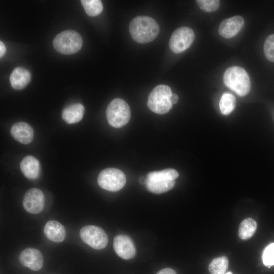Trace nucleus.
Listing matches in <instances>:
<instances>
[{
    "label": "nucleus",
    "instance_id": "f257e3e1",
    "mask_svg": "<svg viewBox=\"0 0 274 274\" xmlns=\"http://www.w3.org/2000/svg\"><path fill=\"white\" fill-rule=\"evenodd\" d=\"M129 30L134 41L139 43H147L157 37L159 26L153 18L146 16H139L131 21Z\"/></svg>",
    "mask_w": 274,
    "mask_h": 274
},
{
    "label": "nucleus",
    "instance_id": "f03ea898",
    "mask_svg": "<svg viewBox=\"0 0 274 274\" xmlns=\"http://www.w3.org/2000/svg\"><path fill=\"white\" fill-rule=\"evenodd\" d=\"M223 81L226 86L241 96L247 95L250 91V78L241 67L233 66L228 68L224 73Z\"/></svg>",
    "mask_w": 274,
    "mask_h": 274
},
{
    "label": "nucleus",
    "instance_id": "7ed1b4c3",
    "mask_svg": "<svg viewBox=\"0 0 274 274\" xmlns=\"http://www.w3.org/2000/svg\"><path fill=\"white\" fill-rule=\"evenodd\" d=\"M172 94L168 86L163 84L157 86L149 95L148 107L150 110L158 114L167 113L173 106L169 99Z\"/></svg>",
    "mask_w": 274,
    "mask_h": 274
},
{
    "label": "nucleus",
    "instance_id": "20e7f679",
    "mask_svg": "<svg viewBox=\"0 0 274 274\" xmlns=\"http://www.w3.org/2000/svg\"><path fill=\"white\" fill-rule=\"evenodd\" d=\"M131 111L127 103L122 99H113L107 107L106 117L108 123L112 126L120 128L129 121Z\"/></svg>",
    "mask_w": 274,
    "mask_h": 274
},
{
    "label": "nucleus",
    "instance_id": "39448f33",
    "mask_svg": "<svg viewBox=\"0 0 274 274\" xmlns=\"http://www.w3.org/2000/svg\"><path fill=\"white\" fill-rule=\"evenodd\" d=\"M53 44L58 52L63 54H72L80 50L83 40L77 32L67 30L58 34L54 39Z\"/></svg>",
    "mask_w": 274,
    "mask_h": 274
},
{
    "label": "nucleus",
    "instance_id": "423d86ee",
    "mask_svg": "<svg viewBox=\"0 0 274 274\" xmlns=\"http://www.w3.org/2000/svg\"><path fill=\"white\" fill-rule=\"evenodd\" d=\"M126 176L121 170L115 168H107L98 175L97 182L102 189L112 192L121 189L125 185Z\"/></svg>",
    "mask_w": 274,
    "mask_h": 274
},
{
    "label": "nucleus",
    "instance_id": "0eeeda50",
    "mask_svg": "<svg viewBox=\"0 0 274 274\" xmlns=\"http://www.w3.org/2000/svg\"><path fill=\"white\" fill-rule=\"evenodd\" d=\"M80 236L84 242L94 249H102L108 244L107 235L102 229L97 226H84L80 231Z\"/></svg>",
    "mask_w": 274,
    "mask_h": 274
},
{
    "label": "nucleus",
    "instance_id": "6e6552de",
    "mask_svg": "<svg viewBox=\"0 0 274 274\" xmlns=\"http://www.w3.org/2000/svg\"><path fill=\"white\" fill-rule=\"evenodd\" d=\"M194 38V32L191 28L186 26L179 27L170 37L169 48L175 53H182L190 47Z\"/></svg>",
    "mask_w": 274,
    "mask_h": 274
},
{
    "label": "nucleus",
    "instance_id": "1a4fd4ad",
    "mask_svg": "<svg viewBox=\"0 0 274 274\" xmlns=\"http://www.w3.org/2000/svg\"><path fill=\"white\" fill-rule=\"evenodd\" d=\"M22 203L25 210L27 212L32 214H39L44 207V194L39 189L31 188L25 193Z\"/></svg>",
    "mask_w": 274,
    "mask_h": 274
},
{
    "label": "nucleus",
    "instance_id": "9d476101",
    "mask_svg": "<svg viewBox=\"0 0 274 274\" xmlns=\"http://www.w3.org/2000/svg\"><path fill=\"white\" fill-rule=\"evenodd\" d=\"M113 248L116 253L123 259L133 258L136 253L134 245L131 239L126 235H118L114 237Z\"/></svg>",
    "mask_w": 274,
    "mask_h": 274
},
{
    "label": "nucleus",
    "instance_id": "9b49d317",
    "mask_svg": "<svg viewBox=\"0 0 274 274\" xmlns=\"http://www.w3.org/2000/svg\"><path fill=\"white\" fill-rule=\"evenodd\" d=\"M20 263L32 270H40L43 265V257L40 251L28 248L23 250L19 256Z\"/></svg>",
    "mask_w": 274,
    "mask_h": 274
},
{
    "label": "nucleus",
    "instance_id": "f8f14e48",
    "mask_svg": "<svg viewBox=\"0 0 274 274\" xmlns=\"http://www.w3.org/2000/svg\"><path fill=\"white\" fill-rule=\"evenodd\" d=\"M245 21L241 16H235L224 20L220 23L218 31L223 38L229 39L237 34L243 27Z\"/></svg>",
    "mask_w": 274,
    "mask_h": 274
},
{
    "label": "nucleus",
    "instance_id": "ddd939ff",
    "mask_svg": "<svg viewBox=\"0 0 274 274\" xmlns=\"http://www.w3.org/2000/svg\"><path fill=\"white\" fill-rule=\"evenodd\" d=\"M11 134L17 141L27 144L33 138V130L31 126L24 122L15 123L11 127Z\"/></svg>",
    "mask_w": 274,
    "mask_h": 274
},
{
    "label": "nucleus",
    "instance_id": "4468645a",
    "mask_svg": "<svg viewBox=\"0 0 274 274\" xmlns=\"http://www.w3.org/2000/svg\"><path fill=\"white\" fill-rule=\"evenodd\" d=\"M44 232L49 239L55 243L62 242L66 236L64 227L59 222L54 220L49 221L46 223Z\"/></svg>",
    "mask_w": 274,
    "mask_h": 274
},
{
    "label": "nucleus",
    "instance_id": "2eb2a0df",
    "mask_svg": "<svg viewBox=\"0 0 274 274\" xmlns=\"http://www.w3.org/2000/svg\"><path fill=\"white\" fill-rule=\"evenodd\" d=\"M21 170L25 177L29 179H36L40 174V166L39 160L32 156H27L20 164Z\"/></svg>",
    "mask_w": 274,
    "mask_h": 274
},
{
    "label": "nucleus",
    "instance_id": "dca6fc26",
    "mask_svg": "<svg viewBox=\"0 0 274 274\" xmlns=\"http://www.w3.org/2000/svg\"><path fill=\"white\" fill-rule=\"evenodd\" d=\"M31 74L29 72L21 67L15 68L10 76L12 87L16 90L24 88L30 82Z\"/></svg>",
    "mask_w": 274,
    "mask_h": 274
},
{
    "label": "nucleus",
    "instance_id": "f3484780",
    "mask_svg": "<svg viewBox=\"0 0 274 274\" xmlns=\"http://www.w3.org/2000/svg\"><path fill=\"white\" fill-rule=\"evenodd\" d=\"M84 113V106L79 103L66 107L62 111V118L68 124H74L81 121Z\"/></svg>",
    "mask_w": 274,
    "mask_h": 274
},
{
    "label": "nucleus",
    "instance_id": "a211bd4d",
    "mask_svg": "<svg viewBox=\"0 0 274 274\" xmlns=\"http://www.w3.org/2000/svg\"><path fill=\"white\" fill-rule=\"evenodd\" d=\"M179 177L178 172L173 168H167L159 171L149 173L147 179L150 181H164L175 180Z\"/></svg>",
    "mask_w": 274,
    "mask_h": 274
},
{
    "label": "nucleus",
    "instance_id": "6ab92c4d",
    "mask_svg": "<svg viewBox=\"0 0 274 274\" xmlns=\"http://www.w3.org/2000/svg\"><path fill=\"white\" fill-rule=\"evenodd\" d=\"M175 185V180L154 182L147 180L145 185L149 191L155 194H160L170 190Z\"/></svg>",
    "mask_w": 274,
    "mask_h": 274
},
{
    "label": "nucleus",
    "instance_id": "aec40b11",
    "mask_svg": "<svg viewBox=\"0 0 274 274\" xmlns=\"http://www.w3.org/2000/svg\"><path fill=\"white\" fill-rule=\"evenodd\" d=\"M256 229V222L252 218H246L239 225L238 236L242 239H249L254 235Z\"/></svg>",
    "mask_w": 274,
    "mask_h": 274
},
{
    "label": "nucleus",
    "instance_id": "412c9836",
    "mask_svg": "<svg viewBox=\"0 0 274 274\" xmlns=\"http://www.w3.org/2000/svg\"><path fill=\"white\" fill-rule=\"evenodd\" d=\"M228 263L226 256L216 258L210 263L209 270L211 274H224L228 267Z\"/></svg>",
    "mask_w": 274,
    "mask_h": 274
},
{
    "label": "nucleus",
    "instance_id": "4be33fe9",
    "mask_svg": "<svg viewBox=\"0 0 274 274\" xmlns=\"http://www.w3.org/2000/svg\"><path fill=\"white\" fill-rule=\"evenodd\" d=\"M81 2L86 13L90 16H96L103 10V5L100 0H82Z\"/></svg>",
    "mask_w": 274,
    "mask_h": 274
},
{
    "label": "nucleus",
    "instance_id": "5701e85b",
    "mask_svg": "<svg viewBox=\"0 0 274 274\" xmlns=\"http://www.w3.org/2000/svg\"><path fill=\"white\" fill-rule=\"evenodd\" d=\"M235 97L230 93H224L220 99L219 107L221 112L223 115H228L235 107Z\"/></svg>",
    "mask_w": 274,
    "mask_h": 274
},
{
    "label": "nucleus",
    "instance_id": "b1692460",
    "mask_svg": "<svg viewBox=\"0 0 274 274\" xmlns=\"http://www.w3.org/2000/svg\"><path fill=\"white\" fill-rule=\"evenodd\" d=\"M263 50L266 59L274 62V33L268 36L265 40Z\"/></svg>",
    "mask_w": 274,
    "mask_h": 274
},
{
    "label": "nucleus",
    "instance_id": "393cba45",
    "mask_svg": "<svg viewBox=\"0 0 274 274\" xmlns=\"http://www.w3.org/2000/svg\"><path fill=\"white\" fill-rule=\"evenodd\" d=\"M196 2L198 7L206 12L216 11L220 5V1L218 0H197Z\"/></svg>",
    "mask_w": 274,
    "mask_h": 274
},
{
    "label": "nucleus",
    "instance_id": "a878e982",
    "mask_svg": "<svg viewBox=\"0 0 274 274\" xmlns=\"http://www.w3.org/2000/svg\"><path fill=\"white\" fill-rule=\"evenodd\" d=\"M262 260L265 266L274 265V243L266 247L262 254Z\"/></svg>",
    "mask_w": 274,
    "mask_h": 274
},
{
    "label": "nucleus",
    "instance_id": "bb28decb",
    "mask_svg": "<svg viewBox=\"0 0 274 274\" xmlns=\"http://www.w3.org/2000/svg\"><path fill=\"white\" fill-rule=\"evenodd\" d=\"M156 274H177V273L172 268H166L160 270Z\"/></svg>",
    "mask_w": 274,
    "mask_h": 274
},
{
    "label": "nucleus",
    "instance_id": "cd10ccee",
    "mask_svg": "<svg viewBox=\"0 0 274 274\" xmlns=\"http://www.w3.org/2000/svg\"><path fill=\"white\" fill-rule=\"evenodd\" d=\"M6 47L4 44L1 41L0 42V57H2L5 54L6 52Z\"/></svg>",
    "mask_w": 274,
    "mask_h": 274
},
{
    "label": "nucleus",
    "instance_id": "c85d7f7f",
    "mask_svg": "<svg viewBox=\"0 0 274 274\" xmlns=\"http://www.w3.org/2000/svg\"><path fill=\"white\" fill-rule=\"evenodd\" d=\"M178 99H179L178 96L177 95V94L175 93H173L169 98L170 101L171 103L172 104V105L176 104L178 102Z\"/></svg>",
    "mask_w": 274,
    "mask_h": 274
},
{
    "label": "nucleus",
    "instance_id": "c756f323",
    "mask_svg": "<svg viewBox=\"0 0 274 274\" xmlns=\"http://www.w3.org/2000/svg\"><path fill=\"white\" fill-rule=\"evenodd\" d=\"M147 181V178H145L144 177H142L140 178V182L143 185H146Z\"/></svg>",
    "mask_w": 274,
    "mask_h": 274
},
{
    "label": "nucleus",
    "instance_id": "7c9ffc66",
    "mask_svg": "<svg viewBox=\"0 0 274 274\" xmlns=\"http://www.w3.org/2000/svg\"><path fill=\"white\" fill-rule=\"evenodd\" d=\"M225 274H233V273L232 272H227V273H226Z\"/></svg>",
    "mask_w": 274,
    "mask_h": 274
}]
</instances>
